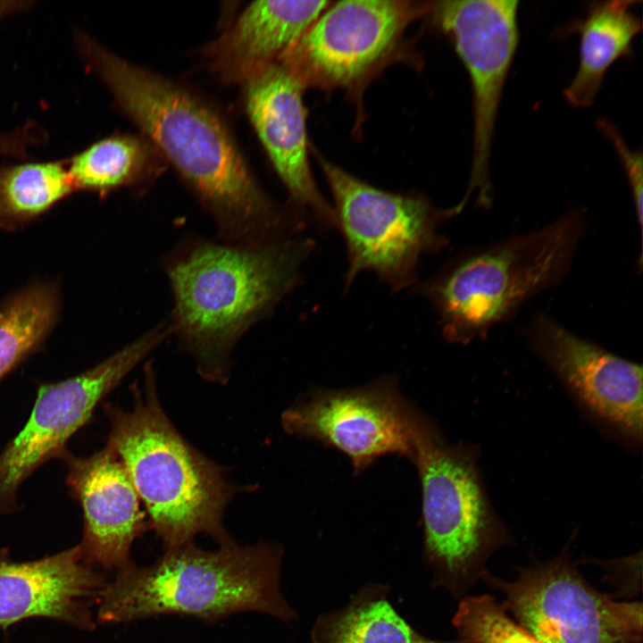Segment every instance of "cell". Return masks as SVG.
Instances as JSON below:
<instances>
[{
    "label": "cell",
    "instance_id": "obj_1",
    "mask_svg": "<svg viewBox=\"0 0 643 643\" xmlns=\"http://www.w3.org/2000/svg\"><path fill=\"white\" fill-rule=\"evenodd\" d=\"M79 58L213 220L221 241L258 245L302 232L303 218L259 183L226 117L193 88L136 64L81 29Z\"/></svg>",
    "mask_w": 643,
    "mask_h": 643
},
{
    "label": "cell",
    "instance_id": "obj_2",
    "mask_svg": "<svg viewBox=\"0 0 643 643\" xmlns=\"http://www.w3.org/2000/svg\"><path fill=\"white\" fill-rule=\"evenodd\" d=\"M313 246L302 233L258 245L197 240L169 257L168 322L203 379L228 380L238 340L297 286Z\"/></svg>",
    "mask_w": 643,
    "mask_h": 643
},
{
    "label": "cell",
    "instance_id": "obj_3",
    "mask_svg": "<svg viewBox=\"0 0 643 643\" xmlns=\"http://www.w3.org/2000/svg\"><path fill=\"white\" fill-rule=\"evenodd\" d=\"M133 407L104 404L107 440L145 505L149 528L167 548L193 542L199 533L219 547L234 543L225 530V509L237 488L222 468L190 445L160 403L152 363L142 386L131 387Z\"/></svg>",
    "mask_w": 643,
    "mask_h": 643
},
{
    "label": "cell",
    "instance_id": "obj_4",
    "mask_svg": "<svg viewBox=\"0 0 643 643\" xmlns=\"http://www.w3.org/2000/svg\"><path fill=\"white\" fill-rule=\"evenodd\" d=\"M283 549L260 542H235L208 551L194 541L166 552L154 564L131 566L108 580L96 602V622L120 623L162 614L217 622L255 611L282 622L296 614L281 594Z\"/></svg>",
    "mask_w": 643,
    "mask_h": 643
},
{
    "label": "cell",
    "instance_id": "obj_5",
    "mask_svg": "<svg viewBox=\"0 0 643 643\" xmlns=\"http://www.w3.org/2000/svg\"><path fill=\"white\" fill-rule=\"evenodd\" d=\"M584 229L582 216L571 212L543 228L460 256L414 288L433 307L442 336L450 343H469L556 285L572 264Z\"/></svg>",
    "mask_w": 643,
    "mask_h": 643
},
{
    "label": "cell",
    "instance_id": "obj_6",
    "mask_svg": "<svg viewBox=\"0 0 643 643\" xmlns=\"http://www.w3.org/2000/svg\"><path fill=\"white\" fill-rule=\"evenodd\" d=\"M411 461L421 480L422 553L432 585L459 597L509 536L488 500L472 449L449 444L424 414Z\"/></svg>",
    "mask_w": 643,
    "mask_h": 643
},
{
    "label": "cell",
    "instance_id": "obj_7",
    "mask_svg": "<svg viewBox=\"0 0 643 643\" xmlns=\"http://www.w3.org/2000/svg\"><path fill=\"white\" fill-rule=\"evenodd\" d=\"M333 199L337 230L344 238L347 268L345 288L364 271L392 291L414 288L424 255L447 243L440 233L454 208H437L421 194H397L376 188L318 156Z\"/></svg>",
    "mask_w": 643,
    "mask_h": 643
},
{
    "label": "cell",
    "instance_id": "obj_8",
    "mask_svg": "<svg viewBox=\"0 0 643 643\" xmlns=\"http://www.w3.org/2000/svg\"><path fill=\"white\" fill-rule=\"evenodd\" d=\"M505 612L541 643H642V605L619 602L593 588L563 551L522 569L514 581L485 572Z\"/></svg>",
    "mask_w": 643,
    "mask_h": 643
},
{
    "label": "cell",
    "instance_id": "obj_9",
    "mask_svg": "<svg viewBox=\"0 0 643 643\" xmlns=\"http://www.w3.org/2000/svg\"><path fill=\"white\" fill-rule=\"evenodd\" d=\"M428 2L347 0L331 3L278 63L305 88L356 90L400 47Z\"/></svg>",
    "mask_w": 643,
    "mask_h": 643
},
{
    "label": "cell",
    "instance_id": "obj_10",
    "mask_svg": "<svg viewBox=\"0 0 643 643\" xmlns=\"http://www.w3.org/2000/svg\"><path fill=\"white\" fill-rule=\"evenodd\" d=\"M170 335L162 322L90 370L39 387L27 423L0 455V516L17 508L22 482L46 461L60 458L101 400Z\"/></svg>",
    "mask_w": 643,
    "mask_h": 643
},
{
    "label": "cell",
    "instance_id": "obj_11",
    "mask_svg": "<svg viewBox=\"0 0 643 643\" xmlns=\"http://www.w3.org/2000/svg\"><path fill=\"white\" fill-rule=\"evenodd\" d=\"M517 0L429 2L426 14L447 36L471 80L473 151L464 206L476 192L480 206L491 203L489 158L505 83L517 48Z\"/></svg>",
    "mask_w": 643,
    "mask_h": 643
},
{
    "label": "cell",
    "instance_id": "obj_12",
    "mask_svg": "<svg viewBox=\"0 0 643 643\" xmlns=\"http://www.w3.org/2000/svg\"><path fill=\"white\" fill-rule=\"evenodd\" d=\"M422 413L384 376L364 386L313 388L281 416L284 430L345 454L359 474L377 458L397 454L411 460Z\"/></svg>",
    "mask_w": 643,
    "mask_h": 643
},
{
    "label": "cell",
    "instance_id": "obj_13",
    "mask_svg": "<svg viewBox=\"0 0 643 643\" xmlns=\"http://www.w3.org/2000/svg\"><path fill=\"white\" fill-rule=\"evenodd\" d=\"M241 86L244 111L286 188L288 205L322 229H337L332 205L320 192L311 170L305 88L278 62Z\"/></svg>",
    "mask_w": 643,
    "mask_h": 643
},
{
    "label": "cell",
    "instance_id": "obj_14",
    "mask_svg": "<svg viewBox=\"0 0 643 643\" xmlns=\"http://www.w3.org/2000/svg\"><path fill=\"white\" fill-rule=\"evenodd\" d=\"M526 336L534 350L594 414L641 440V365L578 336L545 313L533 317Z\"/></svg>",
    "mask_w": 643,
    "mask_h": 643
},
{
    "label": "cell",
    "instance_id": "obj_15",
    "mask_svg": "<svg viewBox=\"0 0 643 643\" xmlns=\"http://www.w3.org/2000/svg\"><path fill=\"white\" fill-rule=\"evenodd\" d=\"M59 459L67 466L70 493L82 508L84 530L79 545L86 561L99 570L116 572L134 564L131 546L150 528L116 453L106 444L87 457L66 449Z\"/></svg>",
    "mask_w": 643,
    "mask_h": 643
},
{
    "label": "cell",
    "instance_id": "obj_16",
    "mask_svg": "<svg viewBox=\"0 0 643 643\" xmlns=\"http://www.w3.org/2000/svg\"><path fill=\"white\" fill-rule=\"evenodd\" d=\"M107 582L79 544L26 562L13 561L8 549H0V627L40 617L93 630L92 609Z\"/></svg>",
    "mask_w": 643,
    "mask_h": 643
},
{
    "label": "cell",
    "instance_id": "obj_17",
    "mask_svg": "<svg viewBox=\"0 0 643 643\" xmlns=\"http://www.w3.org/2000/svg\"><path fill=\"white\" fill-rule=\"evenodd\" d=\"M331 1H255L202 50L209 72L225 85H243L277 63Z\"/></svg>",
    "mask_w": 643,
    "mask_h": 643
},
{
    "label": "cell",
    "instance_id": "obj_18",
    "mask_svg": "<svg viewBox=\"0 0 643 643\" xmlns=\"http://www.w3.org/2000/svg\"><path fill=\"white\" fill-rule=\"evenodd\" d=\"M633 0L591 3L577 29L580 33L578 70L564 90L573 107H589L598 94L607 69L628 56L632 39L641 30V21L633 13Z\"/></svg>",
    "mask_w": 643,
    "mask_h": 643
},
{
    "label": "cell",
    "instance_id": "obj_19",
    "mask_svg": "<svg viewBox=\"0 0 643 643\" xmlns=\"http://www.w3.org/2000/svg\"><path fill=\"white\" fill-rule=\"evenodd\" d=\"M77 190L99 195L119 188H144L154 181L167 164L142 134L113 133L93 142L66 158Z\"/></svg>",
    "mask_w": 643,
    "mask_h": 643
},
{
    "label": "cell",
    "instance_id": "obj_20",
    "mask_svg": "<svg viewBox=\"0 0 643 643\" xmlns=\"http://www.w3.org/2000/svg\"><path fill=\"white\" fill-rule=\"evenodd\" d=\"M388 590L374 582L359 588L343 608L316 619L312 643H458L419 633L390 604Z\"/></svg>",
    "mask_w": 643,
    "mask_h": 643
},
{
    "label": "cell",
    "instance_id": "obj_21",
    "mask_svg": "<svg viewBox=\"0 0 643 643\" xmlns=\"http://www.w3.org/2000/svg\"><path fill=\"white\" fill-rule=\"evenodd\" d=\"M75 192L66 158L0 165V230H13Z\"/></svg>",
    "mask_w": 643,
    "mask_h": 643
},
{
    "label": "cell",
    "instance_id": "obj_22",
    "mask_svg": "<svg viewBox=\"0 0 643 643\" xmlns=\"http://www.w3.org/2000/svg\"><path fill=\"white\" fill-rule=\"evenodd\" d=\"M59 310L57 288L39 282L0 306V380L43 343Z\"/></svg>",
    "mask_w": 643,
    "mask_h": 643
},
{
    "label": "cell",
    "instance_id": "obj_23",
    "mask_svg": "<svg viewBox=\"0 0 643 643\" xmlns=\"http://www.w3.org/2000/svg\"><path fill=\"white\" fill-rule=\"evenodd\" d=\"M452 622L458 643H541L489 595L461 599Z\"/></svg>",
    "mask_w": 643,
    "mask_h": 643
},
{
    "label": "cell",
    "instance_id": "obj_24",
    "mask_svg": "<svg viewBox=\"0 0 643 643\" xmlns=\"http://www.w3.org/2000/svg\"><path fill=\"white\" fill-rule=\"evenodd\" d=\"M598 129L604 133L614 145L619 157L622 160L630 189L632 195L637 221L640 235L642 234V200H643V179H642V154L641 151L631 150L624 142L620 133L612 122L606 119L597 121Z\"/></svg>",
    "mask_w": 643,
    "mask_h": 643
},
{
    "label": "cell",
    "instance_id": "obj_25",
    "mask_svg": "<svg viewBox=\"0 0 643 643\" xmlns=\"http://www.w3.org/2000/svg\"><path fill=\"white\" fill-rule=\"evenodd\" d=\"M21 149V140L15 131L0 133V155L15 157Z\"/></svg>",
    "mask_w": 643,
    "mask_h": 643
},
{
    "label": "cell",
    "instance_id": "obj_26",
    "mask_svg": "<svg viewBox=\"0 0 643 643\" xmlns=\"http://www.w3.org/2000/svg\"><path fill=\"white\" fill-rule=\"evenodd\" d=\"M34 4L32 1L0 0V22L10 16L29 10Z\"/></svg>",
    "mask_w": 643,
    "mask_h": 643
}]
</instances>
